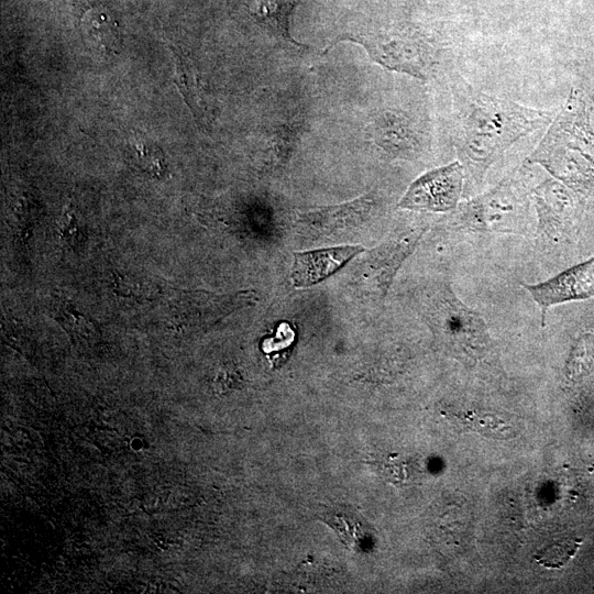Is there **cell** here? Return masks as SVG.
<instances>
[{
    "label": "cell",
    "mask_w": 594,
    "mask_h": 594,
    "mask_svg": "<svg viewBox=\"0 0 594 594\" xmlns=\"http://www.w3.org/2000/svg\"><path fill=\"white\" fill-rule=\"evenodd\" d=\"M454 147L468 186L480 185L490 167L520 139L548 125L554 112L454 84Z\"/></svg>",
    "instance_id": "obj_1"
},
{
    "label": "cell",
    "mask_w": 594,
    "mask_h": 594,
    "mask_svg": "<svg viewBox=\"0 0 594 594\" xmlns=\"http://www.w3.org/2000/svg\"><path fill=\"white\" fill-rule=\"evenodd\" d=\"M424 312L437 338L461 359L482 360L491 354L492 340L482 316L465 306L449 284L427 293Z\"/></svg>",
    "instance_id": "obj_2"
},
{
    "label": "cell",
    "mask_w": 594,
    "mask_h": 594,
    "mask_svg": "<svg viewBox=\"0 0 594 594\" xmlns=\"http://www.w3.org/2000/svg\"><path fill=\"white\" fill-rule=\"evenodd\" d=\"M451 217L455 228L473 232L526 234L532 223L529 194L513 175L460 202Z\"/></svg>",
    "instance_id": "obj_3"
},
{
    "label": "cell",
    "mask_w": 594,
    "mask_h": 594,
    "mask_svg": "<svg viewBox=\"0 0 594 594\" xmlns=\"http://www.w3.org/2000/svg\"><path fill=\"white\" fill-rule=\"evenodd\" d=\"M464 188V170L457 160L414 180L398 206L416 211L451 212L460 204Z\"/></svg>",
    "instance_id": "obj_4"
},
{
    "label": "cell",
    "mask_w": 594,
    "mask_h": 594,
    "mask_svg": "<svg viewBox=\"0 0 594 594\" xmlns=\"http://www.w3.org/2000/svg\"><path fill=\"white\" fill-rule=\"evenodd\" d=\"M522 286L539 306L541 322L544 324L546 312L551 306L594 297V257L544 282Z\"/></svg>",
    "instance_id": "obj_5"
},
{
    "label": "cell",
    "mask_w": 594,
    "mask_h": 594,
    "mask_svg": "<svg viewBox=\"0 0 594 594\" xmlns=\"http://www.w3.org/2000/svg\"><path fill=\"white\" fill-rule=\"evenodd\" d=\"M424 231L407 233L370 251L360 268V278L372 294L385 297L402 263L411 254Z\"/></svg>",
    "instance_id": "obj_6"
},
{
    "label": "cell",
    "mask_w": 594,
    "mask_h": 594,
    "mask_svg": "<svg viewBox=\"0 0 594 594\" xmlns=\"http://www.w3.org/2000/svg\"><path fill=\"white\" fill-rule=\"evenodd\" d=\"M362 251L360 245H344L294 253L293 285L300 288L317 284Z\"/></svg>",
    "instance_id": "obj_7"
},
{
    "label": "cell",
    "mask_w": 594,
    "mask_h": 594,
    "mask_svg": "<svg viewBox=\"0 0 594 594\" xmlns=\"http://www.w3.org/2000/svg\"><path fill=\"white\" fill-rule=\"evenodd\" d=\"M537 212V230L552 237L570 223L574 200L570 190L560 182L547 179L531 191Z\"/></svg>",
    "instance_id": "obj_8"
},
{
    "label": "cell",
    "mask_w": 594,
    "mask_h": 594,
    "mask_svg": "<svg viewBox=\"0 0 594 594\" xmlns=\"http://www.w3.org/2000/svg\"><path fill=\"white\" fill-rule=\"evenodd\" d=\"M373 204V199L364 196L351 202L306 211L299 215V221L312 231L329 235L358 226Z\"/></svg>",
    "instance_id": "obj_9"
},
{
    "label": "cell",
    "mask_w": 594,
    "mask_h": 594,
    "mask_svg": "<svg viewBox=\"0 0 594 594\" xmlns=\"http://www.w3.org/2000/svg\"><path fill=\"white\" fill-rule=\"evenodd\" d=\"M81 31L86 42L97 52L114 54L120 46L117 22L101 9L87 11L81 19Z\"/></svg>",
    "instance_id": "obj_10"
},
{
    "label": "cell",
    "mask_w": 594,
    "mask_h": 594,
    "mask_svg": "<svg viewBox=\"0 0 594 594\" xmlns=\"http://www.w3.org/2000/svg\"><path fill=\"white\" fill-rule=\"evenodd\" d=\"M295 7L294 0H253L250 12L257 22L277 36L294 45H300L289 34V19Z\"/></svg>",
    "instance_id": "obj_11"
},
{
    "label": "cell",
    "mask_w": 594,
    "mask_h": 594,
    "mask_svg": "<svg viewBox=\"0 0 594 594\" xmlns=\"http://www.w3.org/2000/svg\"><path fill=\"white\" fill-rule=\"evenodd\" d=\"M321 518L340 536L343 542L358 548L365 540V530L356 515L344 510L324 513Z\"/></svg>",
    "instance_id": "obj_12"
},
{
    "label": "cell",
    "mask_w": 594,
    "mask_h": 594,
    "mask_svg": "<svg viewBox=\"0 0 594 594\" xmlns=\"http://www.w3.org/2000/svg\"><path fill=\"white\" fill-rule=\"evenodd\" d=\"M594 361V338L586 333L579 338L574 344L568 364L566 376L578 380L586 374Z\"/></svg>",
    "instance_id": "obj_13"
},
{
    "label": "cell",
    "mask_w": 594,
    "mask_h": 594,
    "mask_svg": "<svg viewBox=\"0 0 594 594\" xmlns=\"http://www.w3.org/2000/svg\"><path fill=\"white\" fill-rule=\"evenodd\" d=\"M465 424L485 436L504 438L510 436L512 428L495 415L477 411H463L458 415Z\"/></svg>",
    "instance_id": "obj_14"
},
{
    "label": "cell",
    "mask_w": 594,
    "mask_h": 594,
    "mask_svg": "<svg viewBox=\"0 0 594 594\" xmlns=\"http://www.w3.org/2000/svg\"><path fill=\"white\" fill-rule=\"evenodd\" d=\"M581 540L562 539L542 548L535 559L546 568H560L576 552Z\"/></svg>",
    "instance_id": "obj_15"
},
{
    "label": "cell",
    "mask_w": 594,
    "mask_h": 594,
    "mask_svg": "<svg viewBox=\"0 0 594 594\" xmlns=\"http://www.w3.org/2000/svg\"><path fill=\"white\" fill-rule=\"evenodd\" d=\"M134 147L139 166L153 177H163L166 165L162 151L157 146L145 142L138 143Z\"/></svg>",
    "instance_id": "obj_16"
},
{
    "label": "cell",
    "mask_w": 594,
    "mask_h": 594,
    "mask_svg": "<svg viewBox=\"0 0 594 594\" xmlns=\"http://www.w3.org/2000/svg\"><path fill=\"white\" fill-rule=\"evenodd\" d=\"M57 232L62 242L68 248H75L81 240L80 229L69 204L64 206L59 215Z\"/></svg>",
    "instance_id": "obj_17"
},
{
    "label": "cell",
    "mask_w": 594,
    "mask_h": 594,
    "mask_svg": "<svg viewBox=\"0 0 594 594\" xmlns=\"http://www.w3.org/2000/svg\"><path fill=\"white\" fill-rule=\"evenodd\" d=\"M57 320L69 331H78V333L81 334H91L96 332V327L92 321L73 310H61Z\"/></svg>",
    "instance_id": "obj_18"
}]
</instances>
